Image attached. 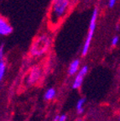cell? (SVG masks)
<instances>
[{
  "label": "cell",
  "mask_w": 120,
  "mask_h": 121,
  "mask_svg": "<svg viewBox=\"0 0 120 121\" xmlns=\"http://www.w3.org/2000/svg\"><path fill=\"white\" fill-rule=\"evenodd\" d=\"M87 72H88V66H83L78 71L77 76L75 77V79H74L73 84H72V88L78 89L81 87L85 76H86Z\"/></svg>",
  "instance_id": "4"
},
{
  "label": "cell",
  "mask_w": 120,
  "mask_h": 121,
  "mask_svg": "<svg viewBox=\"0 0 120 121\" xmlns=\"http://www.w3.org/2000/svg\"><path fill=\"white\" fill-rule=\"evenodd\" d=\"M5 71H6V64H5V62L4 61V60H0V82H1L2 79L4 78Z\"/></svg>",
  "instance_id": "10"
},
{
  "label": "cell",
  "mask_w": 120,
  "mask_h": 121,
  "mask_svg": "<svg viewBox=\"0 0 120 121\" xmlns=\"http://www.w3.org/2000/svg\"><path fill=\"white\" fill-rule=\"evenodd\" d=\"M66 119H67L66 114H61V115H60V118H59L58 121H66Z\"/></svg>",
  "instance_id": "13"
},
{
  "label": "cell",
  "mask_w": 120,
  "mask_h": 121,
  "mask_svg": "<svg viewBox=\"0 0 120 121\" xmlns=\"http://www.w3.org/2000/svg\"><path fill=\"white\" fill-rule=\"evenodd\" d=\"M86 102V98H81L77 101V111L78 114H81L84 112V104Z\"/></svg>",
  "instance_id": "8"
},
{
  "label": "cell",
  "mask_w": 120,
  "mask_h": 121,
  "mask_svg": "<svg viewBox=\"0 0 120 121\" xmlns=\"http://www.w3.org/2000/svg\"><path fill=\"white\" fill-rule=\"evenodd\" d=\"M40 74H41L40 69L38 67H34V69L31 71L30 75H29L28 82L30 83V84H34V83H36L39 81V78H40Z\"/></svg>",
  "instance_id": "6"
},
{
  "label": "cell",
  "mask_w": 120,
  "mask_h": 121,
  "mask_svg": "<svg viewBox=\"0 0 120 121\" xmlns=\"http://www.w3.org/2000/svg\"><path fill=\"white\" fill-rule=\"evenodd\" d=\"M116 1L117 0H109L108 1V6L110 8H113V6L115 5V4H116Z\"/></svg>",
  "instance_id": "14"
},
{
  "label": "cell",
  "mask_w": 120,
  "mask_h": 121,
  "mask_svg": "<svg viewBox=\"0 0 120 121\" xmlns=\"http://www.w3.org/2000/svg\"><path fill=\"white\" fill-rule=\"evenodd\" d=\"M59 118H60V115L55 116V118L53 119V120H52V121H58V120H59Z\"/></svg>",
  "instance_id": "15"
},
{
  "label": "cell",
  "mask_w": 120,
  "mask_h": 121,
  "mask_svg": "<svg viewBox=\"0 0 120 121\" xmlns=\"http://www.w3.org/2000/svg\"><path fill=\"white\" fill-rule=\"evenodd\" d=\"M13 32L11 25L4 19L0 17V35H9Z\"/></svg>",
  "instance_id": "5"
},
{
  "label": "cell",
  "mask_w": 120,
  "mask_h": 121,
  "mask_svg": "<svg viewBox=\"0 0 120 121\" xmlns=\"http://www.w3.org/2000/svg\"><path fill=\"white\" fill-rule=\"evenodd\" d=\"M70 0H52L49 13V21L52 26H56L66 15Z\"/></svg>",
  "instance_id": "1"
},
{
  "label": "cell",
  "mask_w": 120,
  "mask_h": 121,
  "mask_svg": "<svg viewBox=\"0 0 120 121\" xmlns=\"http://www.w3.org/2000/svg\"><path fill=\"white\" fill-rule=\"evenodd\" d=\"M118 41H119V38H118V36H114V37L112 39V41H111L112 46H116V45H118Z\"/></svg>",
  "instance_id": "11"
},
{
  "label": "cell",
  "mask_w": 120,
  "mask_h": 121,
  "mask_svg": "<svg viewBox=\"0 0 120 121\" xmlns=\"http://www.w3.org/2000/svg\"><path fill=\"white\" fill-rule=\"evenodd\" d=\"M51 44L50 38L46 35H41L37 39V40L34 41L31 48V53L33 56H39L43 55L44 53L47 51Z\"/></svg>",
  "instance_id": "3"
},
{
  "label": "cell",
  "mask_w": 120,
  "mask_h": 121,
  "mask_svg": "<svg viewBox=\"0 0 120 121\" xmlns=\"http://www.w3.org/2000/svg\"><path fill=\"white\" fill-rule=\"evenodd\" d=\"M4 45H0V60H4Z\"/></svg>",
  "instance_id": "12"
},
{
  "label": "cell",
  "mask_w": 120,
  "mask_h": 121,
  "mask_svg": "<svg viewBox=\"0 0 120 121\" xmlns=\"http://www.w3.org/2000/svg\"><path fill=\"white\" fill-rule=\"evenodd\" d=\"M98 15V9H95L93 10V12H92L90 24H89V29H88V32H87V35H86L84 45H83L82 50H81V55H82L83 56H86V54H87V52H88V51H89V48H90L91 42H92L94 33H95Z\"/></svg>",
  "instance_id": "2"
},
{
  "label": "cell",
  "mask_w": 120,
  "mask_h": 121,
  "mask_svg": "<svg viewBox=\"0 0 120 121\" xmlns=\"http://www.w3.org/2000/svg\"><path fill=\"white\" fill-rule=\"evenodd\" d=\"M75 121H83V120L81 119H76Z\"/></svg>",
  "instance_id": "16"
},
{
  "label": "cell",
  "mask_w": 120,
  "mask_h": 121,
  "mask_svg": "<svg viewBox=\"0 0 120 121\" xmlns=\"http://www.w3.org/2000/svg\"><path fill=\"white\" fill-rule=\"evenodd\" d=\"M119 121H120V115H119Z\"/></svg>",
  "instance_id": "17"
},
{
  "label": "cell",
  "mask_w": 120,
  "mask_h": 121,
  "mask_svg": "<svg viewBox=\"0 0 120 121\" xmlns=\"http://www.w3.org/2000/svg\"><path fill=\"white\" fill-rule=\"evenodd\" d=\"M56 89L53 88V87H51V88H49L45 93L44 98H45V100H51V99H53L56 97Z\"/></svg>",
  "instance_id": "9"
},
{
  "label": "cell",
  "mask_w": 120,
  "mask_h": 121,
  "mask_svg": "<svg viewBox=\"0 0 120 121\" xmlns=\"http://www.w3.org/2000/svg\"><path fill=\"white\" fill-rule=\"evenodd\" d=\"M79 66H80V60L78 59L72 60L70 64L69 68H68V74L70 76H73L76 73H77L79 71Z\"/></svg>",
  "instance_id": "7"
}]
</instances>
